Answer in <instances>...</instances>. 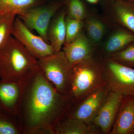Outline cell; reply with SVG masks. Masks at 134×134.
I'll return each instance as SVG.
<instances>
[{
	"label": "cell",
	"instance_id": "6da1fadb",
	"mask_svg": "<svg viewBox=\"0 0 134 134\" xmlns=\"http://www.w3.org/2000/svg\"><path fill=\"white\" fill-rule=\"evenodd\" d=\"M36 75L28 102V117L31 126L40 127L63 114L68 97L54 88L39 68Z\"/></svg>",
	"mask_w": 134,
	"mask_h": 134
},
{
	"label": "cell",
	"instance_id": "7a4b0ae2",
	"mask_svg": "<svg viewBox=\"0 0 134 134\" xmlns=\"http://www.w3.org/2000/svg\"><path fill=\"white\" fill-rule=\"evenodd\" d=\"M38 60L12 36L0 52V79L17 82L38 68Z\"/></svg>",
	"mask_w": 134,
	"mask_h": 134
},
{
	"label": "cell",
	"instance_id": "3957f363",
	"mask_svg": "<svg viewBox=\"0 0 134 134\" xmlns=\"http://www.w3.org/2000/svg\"><path fill=\"white\" fill-rule=\"evenodd\" d=\"M106 85L103 62L93 55L72 67L69 94L74 102L79 103L92 92Z\"/></svg>",
	"mask_w": 134,
	"mask_h": 134
},
{
	"label": "cell",
	"instance_id": "277c9868",
	"mask_svg": "<svg viewBox=\"0 0 134 134\" xmlns=\"http://www.w3.org/2000/svg\"><path fill=\"white\" fill-rule=\"evenodd\" d=\"M38 63L40 71L60 93L69 94L72 68L63 51L38 60Z\"/></svg>",
	"mask_w": 134,
	"mask_h": 134
},
{
	"label": "cell",
	"instance_id": "5b68a950",
	"mask_svg": "<svg viewBox=\"0 0 134 134\" xmlns=\"http://www.w3.org/2000/svg\"><path fill=\"white\" fill-rule=\"evenodd\" d=\"M64 1L47 2L32 8L18 16L29 30H36L48 43L47 35L48 26L53 18L64 7Z\"/></svg>",
	"mask_w": 134,
	"mask_h": 134
},
{
	"label": "cell",
	"instance_id": "8992f818",
	"mask_svg": "<svg viewBox=\"0 0 134 134\" xmlns=\"http://www.w3.org/2000/svg\"><path fill=\"white\" fill-rule=\"evenodd\" d=\"M104 72L110 91L124 96L134 97V69L107 58L104 62Z\"/></svg>",
	"mask_w": 134,
	"mask_h": 134
},
{
	"label": "cell",
	"instance_id": "52a82bcc",
	"mask_svg": "<svg viewBox=\"0 0 134 134\" xmlns=\"http://www.w3.org/2000/svg\"><path fill=\"white\" fill-rule=\"evenodd\" d=\"M12 36L20 42L38 60L55 53L50 44L34 34L18 16L15 18Z\"/></svg>",
	"mask_w": 134,
	"mask_h": 134
},
{
	"label": "cell",
	"instance_id": "ba28073f",
	"mask_svg": "<svg viewBox=\"0 0 134 134\" xmlns=\"http://www.w3.org/2000/svg\"><path fill=\"white\" fill-rule=\"evenodd\" d=\"M110 91L109 87L106 85L92 92L79 102L71 118L88 124H92Z\"/></svg>",
	"mask_w": 134,
	"mask_h": 134
},
{
	"label": "cell",
	"instance_id": "9c48e42d",
	"mask_svg": "<svg viewBox=\"0 0 134 134\" xmlns=\"http://www.w3.org/2000/svg\"><path fill=\"white\" fill-rule=\"evenodd\" d=\"M124 96L110 91L92 124L104 134H110Z\"/></svg>",
	"mask_w": 134,
	"mask_h": 134
},
{
	"label": "cell",
	"instance_id": "30bf717a",
	"mask_svg": "<svg viewBox=\"0 0 134 134\" xmlns=\"http://www.w3.org/2000/svg\"><path fill=\"white\" fill-rule=\"evenodd\" d=\"M134 134V97L124 96L110 134Z\"/></svg>",
	"mask_w": 134,
	"mask_h": 134
},
{
	"label": "cell",
	"instance_id": "8fae6325",
	"mask_svg": "<svg viewBox=\"0 0 134 134\" xmlns=\"http://www.w3.org/2000/svg\"><path fill=\"white\" fill-rule=\"evenodd\" d=\"M93 46L83 31L74 41L63 45V51L72 68L93 55Z\"/></svg>",
	"mask_w": 134,
	"mask_h": 134
},
{
	"label": "cell",
	"instance_id": "7c38bea8",
	"mask_svg": "<svg viewBox=\"0 0 134 134\" xmlns=\"http://www.w3.org/2000/svg\"><path fill=\"white\" fill-rule=\"evenodd\" d=\"M66 10L65 6L53 16L47 29V39L55 53L61 50L66 37Z\"/></svg>",
	"mask_w": 134,
	"mask_h": 134
},
{
	"label": "cell",
	"instance_id": "4fadbf2b",
	"mask_svg": "<svg viewBox=\"0 0 134 134\" xmlns=\"http://www.w3.org/2000/svg\"><path fill=\"white\" fill-rule=\"evenodd\" d=\"M111 4V15L115 23L134 34V3L115 0Z\"/></svg>",
	"mask_w": 134,
	"mask_h": 134
},
{
	"label": "cell",
	"instance_id": "5bb4252c",
	"mask_svg": "<svg viewBox=\"0 0 134 134\" xmlns=\"http://www.w3.org/2000/svg\"><path fill=\"white\" fill-rule=\"evenodd\" d=\"M134 42V34L119 26L105 41L103 50L108 57Z\"/></svg>",
	"mask_w": 134,
	"mask_h": 134
},
{
	"label": "cell",
	"instance_id": "9a60e30c",
	"mask_svg": "<svg viewBox=\"0 0 134 134\" xmlns=\"http://www.w3.org/2000/svg\"><path fill=\"white\" fill-rule=\"evenodd\" d=\"M56 132L60 134H99L100 130L93 124L73 118L62 121L57 127Z\"/></svg>",
	"mask_w": 134,
	"mask_h": 134
},
{
	"label": "cell",
	"instance_id": "2e32d148",
	"mask_svg": "<svg viewBox=\"0 0 134 134\" xmlns=\"http://www.w3.org/2000/svg\"><path fill=\"white\" fill-rule=\"evenodd\" d=\"M19 95V88L16 82L0 79V110L12 112Z\"/></svg>",
	"mask_w": 134,
	"mask_h": 134
},
{
	"label": "cell",
	"instance_id": "e0dca14e",
	"mask_svg": "<svg viewBox=\"0 0 134 134\" xmlns=\"http://www.w3.org/2000/svg\"><path fill=\"white\" fill-rule=\"evenodd\" d=\"M46 2L44 0H0V11L18 16Z\"/></svg>",
	"mask_w": 134,
	"mask_h": 134
},
{
	"label": "cell",
	"instance_id": "ac0fdd59",
	"mask_svg": "<svg viewBox=\"0 0 134 134\" xmlns=\"http://www.w3.org/2000/svg\"><path fill=\"white\" fill-rule=\"evenodd\" d=\"M84 27L86 37L93 46L103 40L106 31L104 23L96 16H88L85 18Z\"/></svg>",
	"mask_w": 134,
	"mask_h": 134
},
{
	"label": "cell",
	"instance_id": "d6986e66",
	"mask_svg": "<svg viewBox=\"0 0 134 134\" xmlns=\"http://www.w3.org/2000/svg\"><path fill=\"white\" fill-rule=\"evenodd\" d=\"M16 16L7 13H2L0 16V52L12 36L14 21Z\"/></svg>",
	"mask_w": 134,
	"mask_h": 134
},
{
	"label": "cell",
	"instance_id": "ffe728a7",
	"mask_svg": "<svg viewBox=\"0 0 134 134\" xmlns=\"http://www.w3.org/2000/svg\"><path fill=\"white\" fill-rule=\"evenodd\" d=\"M64 2L67 16L80 21L86 18L87 12L81 0H65Z\"/></svg>",
	"mask_w": 134,
	"mask_h": 134
},
{
	"label": "cell",
	"instance_id": "44dd1931",
	"mask_svg": "<svg viewBox=\"0 0 134 134\" xmlns=\"http://www.w3.org/2000/svg\"><path fill=\"white\" fill-rule=\"evenodd\" d=\"M66 37L65 44L74 41L83 32L84 27L83 21L76 20L66 16Z\"/></svg>",
	"mask_w": 134,
	"mask_h": 134
},
{
	"label": "cell",
	"instance_id": "7402d4cb",
	"mask_svg": "<svg viewBox=\"0 0 134 134\" xmlns=\"http://www.w3.org/2000/svg\"><path fill=\"white\" fill-rule=\"evenodd\" d=\"M107 58L125 66L134 67V42Z\"/></svg>",
	"mask_w": 134,
	"mask_h": 134
},
{
	"label": "cell",
	"instance_id": "603a6c76",
	"mask_svg": "<svg viewBox=\"0 0 134 134\" xmlns=\"http://www.w3.org/2000/svg\"><path fill=\"white\" fill-rule=\"evenodd\" d=\"M0 114V134H17L18 132L13 124Z\"/></svg>",
	"mask_w": 134,
	"mask_h": 134
},
{
	"label": "cell",
	"instance_id": "cb8c5ba5",
	"mask_svg": "<svg viewBox=\"0 0 134 134\" xmlns=\"http://www.w3.org/2000/svg\"><path fill=\"white\" fill-rule=\"evenodd\" d=\"M86 1L88 2L89 3L91 4H96L98 2L99 0H86Z\"/></svg>",
	"mask_w": 134,
	"mask_h": 134
},
{
	"label": "cell",
	"instance_id": "d4e9b609",
	"mask_svg": "<svg viewBox=\"0 0 134 134\" xmlns=\"http://www.w3.org/2000/svg\"><path fill=\"white\" fill-rule=\"evenodd\" d=\"M46 2H63L65 0H44Z\"/></svg>",
	"mask_w": 134,
	"mask_h": 134
},
{
	"label": "cell",
	"instance_id": "484cf974",
	"mask_svg": "<svg viewBox=\"0 0 134 134\" xmlns=\"http://www.w3.org/2000/svg\"><path fill=\"white\" fill-rule=\"evenodd\" d=\"M126 1H128L134 3V0H126Z\"/></svg>",
	"mask_w": 134,
	"mask_h": 134
},
{
	"label": "cell",
	"instance_id": "4316f807",
	"mask_svg": "<svg viewBox=\"0 0 134 134\" xmlns=\"http://www.w3.org/2000/svg\"><path fill=\"white\" fill-rule=\"evenodd\" d=\"M108 1L110 2V3H111L113 2L114 1H115V0H108Z\"/></svg>",
	"mask_w": 134,
	"mask_h": 134
},
{
	"label": "cell",
	"instance_id": "83f0119b",
	"mask_svg": "<svg viewBox=\"0 0 134 134\" xmlns=\"http://www.w3.org/2000/svg\"><path fill=\"white\" fill-rule=\"evenodd\" d=\"M2 14V13L1 12V11H0V16Z\"/></svg>",
	"mask_w": 134,
	"mask_h": 134
}]
</instances>
